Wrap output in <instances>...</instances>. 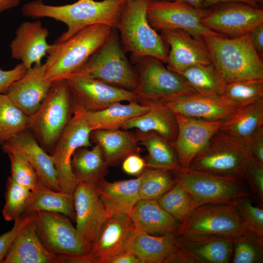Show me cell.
Returning a JSON list of instances; mask_svg holds the SVG:
<instances>
[{
  "label": "cell",
  "instance_id": "6da1fadb",
  "mask_svg": "<svg viewBox=\"0 0 263 263\" xmlns=\"http://www.w3.org/2000/svg\"><path fill=\"white\" fill-rule=\"evenodd\" d=\"M127 2V0H78L72 4L51 5L42 0H35L24 4L21 12L32 18H48L65 23L67 30L55 41L59 43L93 25L117 29Z\"/></svg>",
  "mask_w": 263,
  "mask_h": 263
},
{
  "label": "cell",
  "instance_id": "7a4b0ae2",
  "mask_svg": "<svg viewBox=\"0 0 263 263\" xmlns=\"http://www.w3.org/2000/svg\"><path fill=\"white\" fill-rule=\"evenodd\" d=\"M202 38L225 83L263 80V63L248 34L232 38L216 33Z\"/></svg>",
  "mask_w": 263,
  "mask_h": 263
},
{
  "label": "cell",
  "instance_id": "3957f363",
  "mask_svg": "<svg viewBox=\"0 0 263 263\" xmlns=\"http://www.w3.org/2000/svg\"><path fill=\"white\" fill-rule=\"evenodd\" d=\"M112 28L101 24L89 26L64 41L51 44L44 63L46 79L54 83L67 78L102 45Z\"/></svg>",
  "mask_w": 263,
  "mask_h": 263
},
{
  "label": "cell",
  "instance_id": "277c9868",
  "mask_svg": "<svg viewBox=\"0 0 263 263\" xmlns=\"http://www.w3.org/2000/svg\"><path fill=\"white\" fill-rule=\"evenodd\" d=\"M69 77L93 79L134 93L138 86L136 71L126 56L116 28H112L102 45Z\"/></svg>",
  "mask_w": 263,
  "mask_h": 263
},
{
  "label": "cell",
  "instance_id": "5b68a950",
  "mask_svg": "<svg viewBox=\"0 0 263 263\" xmlns=\"http://www.w3.org/2000/svg\"><path fill=\"white\" fill-rule=\"evenodd\" d=\"M151 0L128 1L117 29L125 53L131 54V62L150 56L167 63L169 46L149 24L147 8Z\"/></svg>",
  "mask_w": 263,
  "mask_h": 263
},
{
  "label": "cell",
  "instance_id": "8992f818",
  "mask_svg": "<svg viewBox=\"0 0 263 263\" xmlns=\"http://www.w3.org/2000/svg\"><path fill=\"white\" fill-rule=\"evenodd\" d=\"M73 113V100L66 80L56 81L37 111L29 116L28 130L49 154Z\"/></svg>",
  "mask_w": 263,
  "mask_h": 263
},
{
  "label": "cell",
  "instance_id": "52a82bcc",
  "mask_svg": "<svg viewBox=\"0 0 263 263\" xmlns=\"http://www.w3.org/2000/svg\"><path fill=\"white\" fill-rule=\"evenodd\" d=\"M131 62L138 77L134 93L140 103H161L195 94L181 74L154 57L145 56Z\"/></svg>",
  "mask_w": 263,
  "mask_h": 263
},
{
  "label": "cell",
  "instance_id": "ba28073f",
  "mask_svg": "<svg viewBox=\"0 0 263 263\" xmlns=\"http://www.w3.org/2000/svg\"><path fill=\"white\" fill-rule=\"evenodd\" d=\"M251 158L246 142L219 130L188 168L244 179Z\"/></svg>",
  "mask_w": 263,
  "mask_h": 263
},
{
  "label": "cell",
  "instance_id": "9c48e42d",
  "mask_svg": "<svg viewBox=\"0 0 263 263\" xmlns=\"http://www.w3.org/2000/svg\"><path fill=\"white\" fill-rule=\"evenodd\" d=\"M176 182L192 196L196 205L233 204L242 197L249 196L243 179L179 168L171 171Z\"/></svg>",
  "mask_w": 263,
  "mask_h": 263
},
{
  "label": "cell",
  "instance_id": "30bf717a",
  "mask_svg": "<svg viewBox=\"0 0 263 263\" xmlns=\"http://www.w3.org/2000/svg\"><path fill=\"white\" fill-rule=\"evenodd\" d=\"M91 130L81 110L73 107V115L49 154L57 172L61 191L73 195L77 181L71 169L75 151L81 147L92 146Z\"/></svg>",
  "mask_w": 263,
  "mask_h": 263
},
{
  "label": "cell",
  "instance_id": "8fae6325",
  "mask_svg": "<svg viewBox=\"0 0 263 263\" xmlns=\"http://www.w3.org/2000/svg\"><path fill=\"white\" fill-rule=\"evenodd\" d=\"M235 203L198 207L189 218L180 224L175 234L210 235L235 239L250 233L242 225Z\"/></svg>",
  "mask_w": 263,
  "mask_h": 263
},
{
  "label": "cell",
  "instance_id": "7c38bea8",
  "mask_svg": "<svg viewBox=\"0 0 263 263\" xmlns=\"http://www.w3.org/2000/svg\"><path fill=\"white\" fill-rule=\"evenodd\" d=\"M210 10L195 8L180 0H151L148 5L146 15L155 30H183L194 38L203 40V35L216 33L201 23L202 19Z\"/></svg>",
  "mask_w": 263,
  "mask_h": 263
},
{
  "label": "cell",
  "instance_id": "4fadbf2b",
  "mask_svg": "<svg viewBox=\"0 0 263 263\" xmlns=\"http://www.w3.org/2000/svg\"><path fill=\"white\" fill-rule=\"evenodd\" d=\"M32 213L38 235L51 253L59 256H80L90 251L92 245L80 238L66 216L43 211Z\"/></svg>",
  "mask_w": 263,
  "mask_h": 263
},
{
  "label": "cell",
  "instance_id": "5bb4252c",
  "mask_svg": "<svg viewBox=\"0 0 263 263\" xmlns=\"http://www.w3.org/2000/svg\"><path fill=\"white\" fill-rule=\"evenodd\" d=\"M210 12L201 20L207 29L229 38L248 34L263 23V10L241 2H227L210 7Z\"/></svg>",
  "mask_w": 263,
  "mask_h": 263
},
{
  "label": "cell",
  "instance_id": "9a60e30c",
  "mask_svg": "<svg viewBox=\"0 0 263 263\" xmlns=\"http://www.w3.org/2000/svg\"><path fill=\"white\" fill-rule=\"evenodd\" d=\"M96 184L79 182L73 193L77 232L82 240L92 245L110 217L99 197Z\"/></svg>",
  "mask_w": 263,
  "mask_h": 263
},
{
  "label": "cell",
  "instance_id": "2e32d148",
  "mask_svg": "<svg viewBox=\"0 0 263 263\" xmlns=\"http://www.w3.org/2000/svg\"><path fill=\"white\" fill-rule=\"evenodd\" d=\"M178 133L172 143L181 168H188L219 130L223 120H208L174 113Z\"/></svg>",
  "mask_w": 263,
  "mask_h": 263
},
{
  "label": "cell",
  "instance_id": "e0dca14e",
  "mask_svg": "<svg viewBox=\"0 0 263 263\" xmlns=\"http://www.w3.org/2000/svg\"><path fill=\"white\" fill-rule=\"evenodd\" d=\"M69 87L73 106L87 111L104 109L122 101H137L133 92L96 80L75 77L65 79Z\"/></svg>",
  "mask_w": 263,
  "mask_h": 263
},
{
  "label": "cell",
  "instance_id": "ac0fdd59",
  "mask_svg": "<svg viewBox=\"0 0 263 263\" xmlns=\"http://www.w3.org/2000/svg\"><path fill=\"white\" fill-rule=\"evenodd\" d=\"M3 152L24 157L34 169L44 185L61 191L53 159L39 145L29 130L19 132L1 144Z\"/></svg>",
  "mask_w": 263,
  "mask_h": 263
},
{
  "label": "cell",
  "instance_id": "d6986e66",
  "mask_svg": "<svg viewBox=\"0 0 263 263\" xmlns=\"http://www.w3.org/2000/svg\"><path fill=\"white\" fill-rule=\"evenodd\" d=\"M161 33L170 47L166 63L169 69L180 74L192 66L212 63L203 40L183 30H167Z\"/></svg>",
  "mask_w": 263,
  "mask_h": 263
},
{
  "label": "cell",
  "instance_id": "ffe728a7",
  "mask_svg": "<svg viewBox=\"0 0 263 263\" xmlns=\"http://www.w3.org/2000/svg\"><path fill=\"white\" fill-rule=\"evenodd\" d=\"M181 247L175 233L156 236L132 227L125 250L136 255L142 263H169Z\"/></svg>",
  "mask_w": 263,
  "mask_h": 263
},
{
  "label": "cell",
  "instance_id": "44dd1931",
  "mask_svg": "<svg viewBox=\"0 0 263 263\" xmlns=\"http://www.w3.org/2000/svg\"><path fill=\"white\" fill-rule=\"evenodd\" d=\"M49 34L48 29L39 19L22 22L10 44L12 57L21 60L27 69L41 64L51 46L47 41Z\"/></svg>",
  "mask_w": 263,
  "mask_h": 263
},
{
  "label": "cell",
  "instance_id": "7402d4cb",
  "mask_svg": "<svg viewBox=\"0 0 263 263\" xmlns=\"http://www.w3.org/2000/svg\"><path fill=\"white\" fill-rule=\"evenodd\" d=\"M53 83L45 78L44 64H36L11 85L6 94L16 105L30 116L38 109Z\"/></svg>",
  "mask_w": 263,
  "mask_h": 263
},
{
  "label": "cell",
  "instance_id": "603a6c76",
  "mask_svg": "<svg viewBox=\"0 0 263 263\" xmlns=\"http://www.w3.org/2000/svg\"><path fill=\"white\" fill-rule=\"evenodd\" d=\"M158 104L174 113L208 120L224 121L239 110L229 106L218 96H206L196 94Z\"/></svg>",
  "mask_w": 263,
  "mask_h": 263
},
{
  "label": "cell",
  "instance_id": "cb8c5ba5",
  "mask_svg": "<svg viewBox=\"0 0 263 263\" xmlns=\"http://www.w3.org/2000/svg\"><path fill=\"white\" fill-rule=\"evenodd\" d=\"M137 178L109 182L104 179L97 184L100 200L110 217L129 219L130 214L140 200Z\"/></svg>",
  "mask_w": 263,
  "mask_h": 263
},
{
  "label": "cell",
  "instance_id": "d4e9b609",
  "mask_svg": "<svg viewBox=\"0 0 263 263\" xmlns=\"http://www.w3.org/2000/svg\"><path fill=\"white\" fill-rule=\"evenodd\" d=\"M2 263H58V255L49 252L41 241L33 214L16 236Z\"/></svg>",
  "mask_w": 263,
  "mask_h": 263
},
{
  "label": "cell",
  "instance_id": "484cf974",
  "mask_svg": "<svg viewBox=\"0 0 263 263\" xmlns=\"http://www.w3.org/2000/svg\"><path fill=\"white\" fill-rule=\"evenodd\" d=\"M132 227L130 219L109 217L88 253L92 263H108L124 251Z\"/></svg>",
  "mask_w": 263,
  "mask_h": 263
},
{
  "label": "cell",
  "instance_id": "4316f807",
  "mask_svg": "<svg viewBox=\"0 0 263 263\" xmlns=\"http://www.w3.org/2000/svg\"><path fill=\"white\" fill-rule=\"evenodd\" d=\"M129 219L134 228L156 236L175 233L180 225L159 206L156 200L140 199Z\"/></svg>",
  "mask_w": 263,
  "mask_h": 263
},
{
  "label": "cell",
  "instance_id": "83f0119b",
  "mask_svg": "<svg viewBox=\"0 0 263 263\" xmlns=\"http://www.w3.org/2000/svg\"><path fill=\"white\" fill-rule=\"evenodd\" d=\"M77 107L81 110L92 132L98 130H111L122 128L129 120L146 113L152 106L150 104H142L137 101H131L127 104L115 103L97 111H87Z\"/></svg>",
  "mask_w": 263,
  "mask_h": 263
},
{
  "label": "cell",
  "instance_id": "f1b7e54d",
  "mask_svg": "<svg viewBox=\"0 0 263 263\" xmlns=\"http://www.w3.org/2000/svg\"><path fill=\"white\" fill-rule=\"evenodd\" d=\"M178 236L199 263H227L230 260L234 239L210 235Z\"/></svg>",
  "mask_w": 263,
  "mask_h": 263
},
{
  "label": "cell",
  "instance_id": "f546056e",
  "mask_svg": "<svg viewBox=\"0 0 263 263\" xmlns=\"http://www.w3.org/2000/svg\"><path fill=\"white\" fill-rule=\"evenodd\" d=\"M90 138L101 147L108 166L116 165L127 156L135 153L138 149L135 134L128 130H94L91 132Z\"/></svg>",
  "mask_w": 263,
  "mask_h": 263
},
{
  "label": "cell",
  "instance_id": "4dcf8cb0",
  "mask_svg": "<svg viewBox=\"0 0 263 263\" xmlns=\"http://www.w3.org/2000/svg\"><path fill=\"white\" fill-rule=\"evenodd\" d=\"M146 104L151 105V109L146 113L129 120L122 129H136L142 132H153L172 143L178 133L174 113L160 104Z\"/></svg>",
  "mask_w": 263,
  "mask_h": 263
},
{
  "label": "cell",
  "instance_id": "1f68e13d",
  "mask_svg": "<svg viewBox=\"0 0 263 263\" xmlns=\"http://www.w3.org/2000/svg\"><path fill=\"white\" fill-rule=\"evenodd\" d=\"M108 167L102 149L97 144L91 149H77L71 160L72 171L77 183L97 184L103 179Z\"/></svg>",
  "mask_w": 263,
  "mask_h": 263
},
{
  "label": "cell",
  "instance_id": "d6a6232c",
  "mask_svg": "<svg viewBox=\"0 0 263 263\" xmlns=\"http://www.w3.org/2000/svg\"><path fill=\"white\" fill-rule=\"evenodd\" d=\"M31 191L25 214L38 211L56 212L75 221L73 195L50 189L42 182Z\"/></svg>",
  "mask_w": 263,
  "mask_h": 263
},
{
  "label": "cell",
  "instance_id": "836d02e7",
  "mask_svg": "<svg viewBox=\"0 0 263 263\" xmlns=\"http://www.w3.org/2000/svg\"><path fill=\"white\" fill-rule=\"evenodd\" d=\"M138 144L149 152L147 166L150 169L173 171L181 168L172 143L153 132H137Z\"/></svg>",
  "mask_w": 263,
  "mask_h": 263
},
{
  "label": "cell",
  "instance_id": "e575fe53",
  "mask_svg": "<svg viewBox=\"0 0 263 263\" xmlns=\"http://www.w3.org/2000/svg\"><path fill=\"white\" fill-rule=\"evenodd\" d=\"M263 127V100L239 109L223 121L220 131L246 142Z\"/></svg>",
  "mask_w": 263,
  "mask_h": 263
},
{
  "label": "cell",
  "instance_id": "d590c367",
  "mask_svg": "<svg viewBox=\"0 0 263 263\" xmlns=\"http://www.w3.org/2000/svg\"><path fill=\"white\" fill-rule=\"evenodd\" d=\"M181 74L195 94L206 96H218L225 82L212 62L192 66Z\"/></svg>",
  "mask_w": 263,
  "mask_h": 263
},
{
  "label": "cell",
  "instance_id": "8d00e7d4",
  "mask_svg": "<svg viewBox=\"0 0 263 263\" xmlns=\"http://www.w3.org/2000/svg\"><path fill=\"white\" fill-rule=\"evenodd\" d=\"M218 97L229 106L242 109L263 100V80L225 83Z\"/></svg>",
  "mask_w": 263,
  "mask_h": 263
},
{
  "label": "cell",
  "instance_id": "74e56055",
  "mask_svg": "<svg viewBox=\"0 0 263 263\" xmlns=\"http://www.w3.org/2000/svg\"><path fill=\"white\" fill-rule=\"evenodd\" d=\"M29 118L7 94H0V144L29 129Z\"/></svg>",
  "mask_w": 263,
  "mask_h": 263
},
{
  "label": "cell",
  "instance_id": "f35d334b",
  "mask_svg": "<svg viewBox=\"0 0 263 263\" xmlns=\"http://www.w3.org/2000/svg\"><path fill=\"white\" fill-rule=\"evenodd\" d=\"M159 206L180 224L198 207L191 194L180 184L175 185L157 200Z\"/></svg>",
  "mask_w": 263,
  "mask_h": 263
},
{
  "label": "cell",
  "instance_id": "ab89813d",
  "mask_svg": "<svg viewBox=\"0 0 263 263\" xmlns=\"http://www.w3.org/2000/svg\"><path fill=\"white\" fill-rule=\"evenodd\" d=\"M176 183L172 171L149 168L140 175V199L157 200Z\"/></svg>",
  "mask_w": 263,
  "mask_h": 263
},
{
  "label": "cell",
  "instance_id": "60d3db41",
  "mask_svg": "<svg viewBox=\"0 0 263 263\" xmlns=\"http://www.w3.org/2000/svg\"><path fill=\"white\" fill-rule=\"evenodd\" d=\"M31 190L8 177L6 183L5 203L2 213L5 221H15L25 215Z\"/></svg>",
  "mask_w": 263,
  "mask_h": 263
},
{
  "label": "cell",
  "instance_id": "b9f144b4",
  "mask_svg": "<svg viewBox=\"0 0 263 263\" xmlns=\"http://www.w3.org/2000/svg\"><path fill=\"white\" fill-rule=\"evenodd\" d=\"M233 263L263 262V237L248 233L235 239L233 243Z\"/></svg>",
  "mask_w": 263,
  "mask_h": 263
},
{
  "label": "cell",
  "instance_id": "7bdbcfd3",
  "mask_svg": "<svg viewBox=\"0 0 263 263\" xmlns=\"http://www.w3.org/2000/svg\"><path fill=\"white\" fill-rule=\"evenodd\" d=\"M249 197H242L236 201L242 225L246 231L263 237V207L254 206Z\"/></svg>",
  "mask_w": 263,
  "mask_h": 263
},
{
  "label": "cell",
  "instance_id": "ee69618b",
  "mask_svg": "<svg viewBox=\"0 0 263 263\" xmlns=\"http://www.w3.org/2000/svg\"><path fill=\"white\" fill-rule=\"evenodd\" d=\"M7 154L10 161L11 178L31 190L35 189L41 181L34 169L21 155L16 153Z\"/></svg>",
  "mask_w": 263,
  "mask_h": 263
},
{
  "label": "cell",
  "instance_id": "f6af8a7d",
  "mask_svg": "<svg viewBox=\"0 0 263 263\" xmlns=\"http://www.w3.org/2000/svg\"><path fill=\"white\" fill-rule=\"evenodd\" d=\"M244 179L260 206L263 205V164L251 157L245 170Z\"/></svg>",
  "mask_w": 263,
  "mask_h": 263
},
{
  "label": "cell",
  "instance_id": "bcb514c9",
  "mask_svg": "<svg viewBox=\"0 0 263 263\" xmlns=\"http://www.w3.org/2000/svg\"><path fill=\"white\" fill-rule=\"evenodd\" d=\"M32 218V214H25L14 221L12 228L0 235V263H2L16 236L21 228Z\"/></svg>",
  "mask_w": 263,
  "mask_h": 263
},
{
  "label": "cell",
  "instance_id": "7dc6e473",
  "mask_svg": "<svg viewBox=\"0 0 263 263\" xmlns=\"http://www.w3.org/2000/svg\"><path fill=\"white\" fill-rule=\"evenodd\" d=\"M27 70L21 62L9 70L0 68V94H6L11 85L20 79Z\"/></svg>",
  "mask_w": 263,
  "mask_h": 263
},
{
  "label": "cell",
  "instance_id": "c3c4849f",
  "mask_svg": "<svg viewBox=\"0 0 263 263\" xmlns=\"http://www.w3.org/2000/svg\"><path fill=\"white\" fill-rule=\"evenodd\" d=\"M246 144L251 157L263 164V127L253 133Z\"/></svg>",
  "mask_w": 263,
  "mask_h": 263
},
{
  "label": "cell",
  "instance_id": "681fc988",
  "mask_svg": "<svg viewBox=\"0 0 263 263\" xmlns=\"http://www.w3.org/2000/svg\"><path fill=\"white\" fill-rule=\"evenodd\" d=\"M147 166L144 160L136 153L127 156L124 159L122 168L126 173L132 175L140 174Z\"/></svg>",
  "mask_w": 263,
  "mask_h": 263
},
{
  "label": "cell",
  "instance_id": "f907efd6",
  "mask_svg": "<svg viewBox=\"0 0 263 263\" xmlns=\"http://www.w3.org/2000/svg\"><path fill=\"white\" fill-rule=\"evenodd\" d=\"M248 35L255 51L261 56L263 53V23L254 27L249 32Z\"/></svg>",
  "mask_w": 263,
  "mask_h": 263
},
{
  "label": "cell",
  "instance_id": "816d5d0a",
  "mask_svg": "<svg viewBox=\"0 0 263 263\" xmlns=\"http://www.w3.org/2000/svg\"><path fill=\"white\" fill-rule=\"evenodd\" d=\"M108 263H142L134 254L124 250L111 258Z\"/></svg>",
  "mask_w": 263,
  "mask_h": 263
},
{
  "label": "cell",
  "instance_id": "f5cc1de1",
  "mask_svg": "<svg viewBox=\"0 0 263 263\" xmlns=\"http://www.w3.org/2000/svg\"><path fill=\"white\" fill-rule=\"evenodd\" d=\"M227 2H244L259 8L262 6L259 0H203L202 8H208L214 5Z\"/></svg>",
  "mask_w": 263,
  "mask_h": 263
},
{
  "label": "cell",
  "instance_id": "db71d44e",
  "mask_svg": "<svg viewBox=\"0 0 263 263\" xmlns=\"http://www.w3.org/2000/svg\"><path fill=\"white\" fill-rule=\"evenodd\" d=\"M21 0H0V14L7 10L17 6Z\"/></svg>",
  "mask_w": 263,
  "mask_h": 263
},
{
  "label": "cell",
  "instance_id": "11a10c76",
  "mask_svg": "<svg viewBox=\"0 0 263 263\" xmlns=\"http://www.w3.org/2000/svg\"><path fill=\"white\" fill-rule=\"evenodd\" d=\"M184 1L194 7L197 8H202L203 0H180Z\"/></svg>",
  "mask_w": 263,
  "mask_h": 263
},
{
  "label": "cell",
  "instance_id": "9f6ffc18",
  "mask_svg": "<svg viewBox=\"0 0 263 263\" xmlns=\"http://www.w3.org/2000/svg\"><path fill=\"white\" fill-rule=\"evenodd\" d=\"M260 1V2H261V4L263 5V0H259Z\"/></svg>",
  "mask_w": 263,
  "mask_h": 263
},
{
  "label": "cell",
  "instance_id": "6f0895ef",
  "mask_svg": "<svg viewBox=\"0 0 263 263\" xmlns=\"http://www.w3.org/2000/svg\"><path fill=\"white\" fill-rule=\"evenodd\" d=\"M127 0L128 1H130V0ZM169 0L173 1V0Z\"/></svg>",
  "mask_w": 263,
  "mask_h": 263
}]
</instances>
